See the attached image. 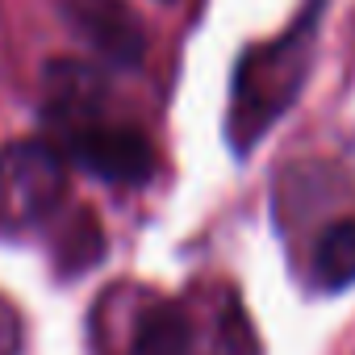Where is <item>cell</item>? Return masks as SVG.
<instances>
[{"mask_svg": "<svg viewBox=\"0 0 355 355\" xmlns=\"http://www.w3.org/2000/svg\"><path fill=\"white\" fill-rule=\"evenodd\" d=\"M193 322L180 305L159 301L146 305L134 322V338H130V355H193Z\"/></svg>", "mask_w": 355, "mask_h": 355, "instance_id": "obj_5", "label": "cell"}, {"mask_svg": "<svg viewBox=\"0 0 355 355\" xmlns=\"http://www.w3.org/2000/svg\"><path fill=\"white\" fill-rule=\"evenodd\" d=\"M313 276H318V288H326V293H343V288L355 284V218L334 222L318 239Z\"/></svg>", "mask_w": 355, "mask_h": 355, "instance_id": "obj_6", "label": "cell"}, {"mask_svg": "<svg viewBox=\"0 0 355 355\" xmlns=\"http://www.w3.org/2000/svg\"><path fill=\"white\" fill-rule=\"evenodd\" d=\"M51 121L63 155L105 184H146L155 175V146L138 125L101 113V88L88 67L59 63L51 76Z\"/></svg>", "mask_w": 355, "mask_h": 355, "instance_id": "obj_1", "label": "cell"}, {"mask_svg": "<svg viewBox=\"0 0 355 355\" xmlns=\"http://www.w3.org/2000/svg\"><path fill=\"white\" fill-rule=\"evenodd\" d=\"M0 355H21V318L9 301H0Z\"/></svg>", "mask_w": 355, "mask_h": 355, "instance_id": "obj_7", "label": "cell"}, {"mask_svg": "<svg viewBox=\"0 0 355 355\" xmlns=\"http://www.w3.org/2000/svg\"><path fill=\"white\" fill-rule=\"evenodd\" d=\"M63 197V155L46 142L0 150V226H34Z\"/></svg>", "mask_w": 355, "mask_h": 355, "instance_id": "obj_3", "label": "cell"}, {"mask_svg": "<svg viewBox=\"0 0 355 355\" xmlns=\"http://www.w3.org/2000/svg\"><path fill=\"white\" fill-rule=\"evenodd\" d=\"M63 17L109 63H117V67H138L142 63V55H146L142 26L125 5H117V0H63Z\"/></svg>", "mask_w": 355, "mask_h": 355, "instance_id": "obj_4", "label": "cell"}, {"mask_svg": "<svg viewBox=\"0 0 355 355\" xmlns=\"http://www.w3.org/2000/svg\"><path fill=\"white\" fill-rule=\"evenodd\" d=\"M318 17H322V0L305 9V17L280 34L276 42L251 46L239 67H234V88H230V146L247 155L263 130L297 101V92L309 80L313 46H318Z\"/></svg>", "mask_w": 355, "mask_h": 355, "instance_id": "obj_2", "label": "cell"}]
</instances>
